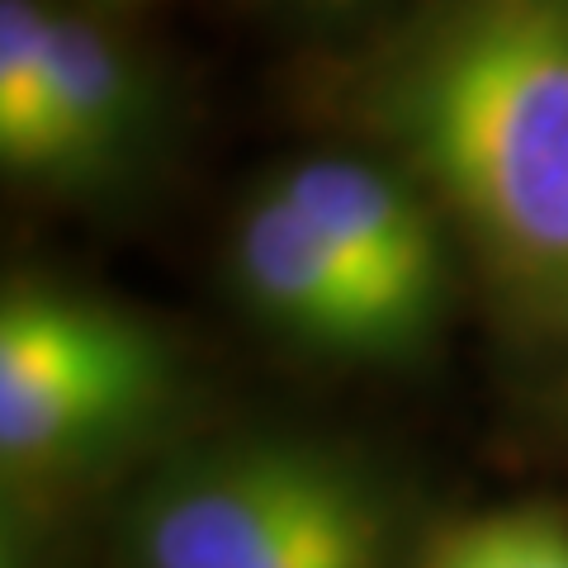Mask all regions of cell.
Returning a JSON list of instances; mask_svg holds the SVG:
<instances>
[{
	"mask_svg": "<svg viewBox=\"0 0 568 568\" xmlns=\"http://www.w3.org/2000/svg\"><path fill=\"white\" fill-rule=\"evenodd\" d=\"M52 119H58V181L114 166L138 129L129 58L77 14H52Z\"/></svg>",
	"mask_w": 568,
	"mask_h": 568,
	"instance_id": "6",
	"label": "cell"
},
{
	"mask_svg": "<svg viewBox=\"0 0 568 568\" xmlns=\"http://www.w3.org/2000/svg\"><path fill=\"white\" fill-rule=\"evenodd\" d=\"M417 568H568V517L521 503L450 521Z\"/></svg>",
	"mask_w": 568,
	"mask_h": 568,
	"instance_id": "8",
	"label": "cell"
},
{
	"mask_svg": "<svg viewBox=\"0 0 568 568\" xmlns=\"http://www.w3.org/2000/svg\"><path fill=\"white\" fill-rule=\"evenodd\" d=\"M52 10L0 0V156L20 175L58 181V119H52Z\"/></svg>",
	"mask_w": 568,
	"mask_h": 568,
	"instance_id": "7",
	"label": "cell"
},
{
	"mask_svg": "<svg viewBox=\"0 0 568 568\" xmlns=\"http://www.w3.org/2000/svg\"><path fill=\"white\" fill-rule=\"evenodd\" d=\"M379 119L511 304L568 332V0H450Z\"/></svg>",
	"mask_w": 568,
	"mask_h": 568,
	"instance_id": "1",
	"label": "cell"
},
{
	"mask_svg": "<svg viewBox=\"0 0 568 568\" xmlns=\"http://www.w3.org/2000/svg\"><path fill=\"white\" fill-rule=\"evenodd\" d=\"M237 271L265 317L323 351L375 355L413 342L384 298L342 252H332V242L280 185L246 209L237 227Z\"/></svg>",
	"mask_w": 568,
	"mask_h": 568,
	"instance_id": "5",
	"label": "cell"
},
{
	"mask_svg": "<svg viewBox=\"0 0 568 568\" xmlns=\"http://www.w3.org/2000/svg\"><path fill=\"white\" fill-rule=\"evenodd\" d=\"M166 355L129 313L81 294L10 290L0 308V455L52 469L95 455L162 398Z\"/></svg>",
	"mask_w": 568,
	"mask_h": 568,
	"instance_id": "3",
	"label": "cell"
},
{
	"mask_svg": "<svg viewBox=\"0 0 568 568\" xmlns=\"http://www.w3.org/2000/svg\"><path fill=\"white\" fill-rule=\"evenodd\" d=\"M280 190L332 242V252L355 265V275L384 298L407 336L432 323L436 298L446 290V252L422 190L346 156L298 162Z\"/></svg>",
	"mask_w": 568,
	"mask_h": 568,
	"instance_id": "4",
	"label": "cell"
},
{
	"mask_svg": "<svg viewBox=\"0 0 568 568\" xmlns=\"http://www.w3.org/2000/svg\"><path fill=\"white\" fill-rule=\"evenodd\" d=\"M142 568H394V521L355 459L313 440H233L138 507Z\"/></svg>",
	"mask_w": 568,
	"mask_h": 568,
	"instance_id": "2",
	"label": "cell"
}]
</instances>
